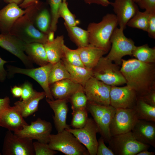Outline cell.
<instances>
[{"label":"cell","instance_id":"cell-1","mask_svg":"<svg viewBox=\"0 0 155 155\" xmlns=\"http://www.w3.org/2000/svg\"><path fill=\"white\" fill-rule=\"evenodd\" d=\"M153 64L143 63L135 58L122 59L120 71L127 85L136 92L137 99L154 90L155 68Z\"/></svg>","mask_w":155,"mask_h":155},{"label":"cell","instance_id":"cell-51","mask_svg":"<svg viewBox=\"0 0 155 155\" xmlns=\"http://www.w3.org/2000/svg\"><path fill=\"white\" fill-rule=\"evenodd\" d=\"M24 0H4V1L6 3H14L17 5L21 3Z\"/></svg>","mask_w":155,"mask_h":155},{"label":"cell","instance_id":"cell-48","mask_svg":"<svg viewBox=\"0 0 155 155\" xmlns=\"http://www.w3.org/2000/svg\"><path fill=\"white\" fill-rule=\"evenodd\" d=\"M11 92L14 97H21L22 93V89L21 86H15L11 88Z\"/></svg>","mask_w":155,"mask_h":155},{"label":"cell","instance_id":"cell-45","mask_svg":"<svg viewBox=\"0 0 155 155\" xmlns=\"http://www.w3.org/2000/svg\"><path fill=\"white\" fill-rule=\"evenodd\" d=\"M10 99L6 96L3 98H0V115L9 106Z\"/></svg>","mask_w":155,"mask_h":155},{"label":"cell","instance_id":"cell-13","mask_svg":"<svg viewBox=\"0 0 155 155\" xmlns=\"http://www.w3.org/2000/svg\"><path fill=\"white\" fill-rule=\"evenodd\" d=\"M52 126L48 121L38 118L30 125L24 126L22 129L15 132L17 135L23 137L35 139L39 142L48 144Z\"/></svg>","mask_w":155,"mask_h":155},{"label":"cell","instance_id":"cell-35","mask_svg":"<svg viewBox=\"0 0 155 155\" xmlns=\"http://www.w3.org/2000/svg\"><path fill=\"white\" fill-rule=\"evenodd\" d=\"M72 111V117L70 126L76 129L83 127L85 125L88 118L87 108Z\"/></svg>","mask_w":155,"mask_h":155},{"label":"cell","instance_id":"cell-37","mask_svg":"<svg viewBox=\"0 0 155 155\" xmlns=\"http://www.w3.org/2000/svg\"><path fill=\"white\" fill-rule=\"evenodd\" d=\"M59 13V17H62L68 26H76L80 24V21L75 19V16L69 9L66 1H63L60 4Z\"/></svg>","mask_w":155,"mask_h":155},{"label":"cell","instance_id":"cell-10","mask_svg":"<svg viewBox=\"0 0 155 155\" xmlns=\"http://www.w3.org/2000/svg\"><path fill=\"white\" fill-rule=\"evenodd\" d=\"M53 64H48L36 68L24 69L12 66L8 67L10 76L16 73L21 74L31 77L40 85L44 90L46 98L53 100L54 98L51 94L49 83V77Z\"/></svg>","mask_w":155,"mask_h":155},{"label":"cell","instance_id":"cell-41","mask_svg":"<svg viewBox=\"0 0 155 155\" xmlns=\"http://www.w3.org/2000/svg\"><path fill=\"white\" fill-rule=\"evenodd\" d=\"M136 3L141 9L149 13L155 12V0H139Z\"/></svg>","mask_w":155,"mask_h":155},{"label":"cell","instance_id":"cell-52","mask_svg":"<svg viewBox=\"0 0 155 155\" xmlns=\"http://www.w3.org/2000/svg\"><path fill=\"white\" fill-rule=\"evenodd\" d=\"M54 32L50 31L48 34V41H52L54 39Z\"/></svg>","mask_w":155,"mask_h":155},{"label":"cell","instance_id":"cell-53","mask_svg":"<svg viewBox=\"0 0 155 155\" xmlns=\"http://www.w3.org/2000/svg\"><path fill=\"white\" fill-rule=\"evenodd\" d=\"M134 1L137 3L139 0H133Z\"/></svg>","mask_w":155,"mask_h":155},{"label":"cell","instance_id":"cell-29","mask_svg":"<svg viewBox=\"0 0 155 155\" xmlns=\"http://www.w3.org/2000/svg\"><path fill=\"white\" fill-rule=\"evenodd\" d=\"M138 119L155 122V106L140 99H137L133 108Z\"/></svg>","mask_w":155,"mask_h":155},{"label":"cell","instance_id":"cell-47","mask_svg":"<svg viewBox=\"0 0 155 155\" xmlns=\"http://www.w3.org/2000/svg\"><path fill=\"white\" fill-rule=\"evenodd\" d=\"M84 2L86 4H96L104 7L108 6L110 3L108 0H84Z\"/></svg>","mask_w":155,"mask_h":155},{"label":"cell","instance_id":"cell-22","mask_svg":"<svg viewBox=\"0 0 155 155\" xmlns=\"http://www.w3.org/2000/svg\"><path fill=\"white\" fill-rule=\"evenodd\" d=\"M84 67L92 70L100 58L108 52L105 50L89 44L77 49Z\"/></svg>","mask_w":155,"mask_h":155},{"label":"cell","instance_id":"cell-5","mask_svg":"<svg viewBox=\"0 0 155 155\" xmlns=\"http://www.w3.org/2000/svg\"><path fill=\"white\" fill-rule=\"evenodd\" d=\"M113 62L106 56L102 57L92 69V77L110 86L126 84L118 65Z\"/></svg>","mask_w":155,"mask_h":155},{"label":"cell","instance_id":"cell-9","mask_svg":"<svg viewBox=\"0 0 155 155\" xmlns=\"http://www.w3.org/2000/svg\"><path fill=\"white\" fill-rule=\"evenodd\" d=\"M2 152L3 155H35L32 140L19 137L9 130L5 133Z\"/></svg>","mask_w":155,"mask_h":155},{"label":"cell","instance_id":"cell-2","mask_svg":"<svg viewBox=\"0 0 155 155\" xmlns=\"http://www.w3.org/2000/svg\"><path fill=\"white\" fill-rule=\"evenodd\" d=\"M38 1L28 7L27 12L20 17L13 26L10 33L26 44L38 42L44 44L48 41V34H44L35 26L34 17L41 8Z\"/></svg>","mask_w":155,"mask_h":155},{"label":"cell","instance_id":"cell-28","mask_svg":"<svg viewBox=\"0 0 155 155\" xmlns=\"http://www.w3.org/2000/svg\"><path fill=\"white\" fill-rule=\"evenodd\" d=\"M64 24L71 39L78 47L85 46L89 44L88 34L87 30L76 26H68L65 22Z\"/></svg>","mask_w":155,"mask_h":155},{"label":"cell","instance_id":"cell-39","mask_svg":"<svg viewBox=\"0 0 155 155\" xmlns=\"http://www.w3.org/2000/svg\"><path fill=\"white\" fill-rule=\"evenodd\" d=\"M35 154L36 155H54L57 152L51 149L48 144H44L38 141L33 142Z\"/></svg>","mask_w":155,"mask_h":155},{"label":"cell","instance_id":"cell-3","mask_svg":"<svg viewBox=\"0 0 155 155\" xmlns=\"http://www.w3.org/2000/svg\"><path fill=\"white\" fill-rule=\"evenodd\" d=\"M118 25L115 15L110 13L104 16L100 22L90 23L87 30L89 44L108 52L111 47V37Z\"/></svg>","mask_w":155,"mask_h":155},{"label":"cell","instance_id":"cell-21","mask_svg":"<svg viewBox=\"0 0 155 155\" xmlns=\"http://www.w3.org/2000/svg\"><path fill=\"white\" fill-rule=\"evenodd\" d=\"M28 125L14 106H10L0 115V126L14 132Z\"/></svg>","mask_w":155,"mask_h":155},{"label":"cell","instance_id":"cell-46","mask_svg":"<svg viewBox=\"0 0 155 155\" xmlns=\"http://www.w3.org/2000/svg\"><path fill=\"white\" fill-rule=\"evenodd\" d=\"M8 62L0 57V81L1 82H3L6 78L7 73L4 68V65Z\"/></svg>","mask_w":155,"mask_h":155},{"label":"cell","instance_id":"cell-32","mask_svg":"<svg viewBox=\"0 0 155 155\" xmlns=\"http://www.w3.org/2000/svg\"><path fill=\"white\" fill-rule=\"evenodd\" d=\"M53 64L49 75V86L63 80L70 79L69 73L62 59Z\"/></svg>","mask_w":155,"mask_h":155},{"label":"cell","instance_id":"cell-16","mask_svg":"<svg viewBox=\"0 0 155 155\" xmlns=\"http://www.w3.org/2000/svg\"><path fill=\"white\" fill-rule=\"evenodd\" d=\"M26 44L11 34H0V46L18 57L26 67L32 68L33 62L24 53Z\"/></svg>","mask_w":155,"mask_h":155},{"label":"cell","instance_id":"cell-30","mask_svg":"<svg viewBox=\"0 0 155 155\" xmlns=\"http://www.w3.org/2000/svg\"><path fill=\"white\" fill-rule=\"evenodd\" d=\"M51 18L48 10L40 8L36 12L34 17L35 27L41 32L48 34L50 31Z\"/></svg>","mask_w":155,"mask_h":155},{"label":"cell","instance_id":"cell-26","mask_svg":"<svg viewBox=\"0 0 155 155\" xmlns=\"http://www.w3.org/2000/svg\"><path fill=\"white\" fill-rule=\"evenodd\" d=\"M25 52L32 62L40 66L49 63L43 44L38 42L27 44Z\"/></svg>","mask_w":155,"mask_h":155},{"label":"cell","instance_id":"cell-25","mask_svg":"<svg viewBox=\"0 0 155 155\" xmlns=\"http://www.w3.org/2000/svg\"><path fill=\"white\" fill-rule=\"evenodd\" d=\"M64 37L58 36L52 41L44 44L49 63L54 64L61 60L63 57Z\"/></svg>","mask_w":155,"mask_h":155},{"label":"cell","instance_id":"cell-34","mask_svg":"<svg viewBox=\"0 0 155 155\" xmlns=\"http://www.w3.org/2000/svg\"><path fill=\"white\" fill-rule=\"evenodd\" d=\"M69 101L70 102L72 110L87 108L88 100L81 86L69 98Z\"/></svg>","mask_w":155,"mask_h":155},{"label":"cell","instance_id":"cell-17","mask_svg":"<svg viewBox=\"0 0 155 155\" xmlns=\"http://www.w3.org/2000/svg\"><path fill=\"white\" fill-rule=\"evenodd\" d=\"M110 5L113 8L119 28L124 30L128 21L139 10L133 0H114L110 2Z\"/></svg>","mask_w":155,"mask_h":155},{"label":"cell","instance_id":"cell-19","mask_svg":"<svg viewBox=\"0 0 155 155\" xmlns=\"http://www.w3.org/2000/svg\"><path fill=\"white\" fill-rule=\"evenodd\" d=\"M131 131L140 142L155 147V122L138 119Z\"/></svg>","mask_w":155,"mask_h":155},{"label":"cell","instance_id":"cell-6","mask_svg":"<svg viewBox=\"0 0 155 155\" xmlns=\"http://www.w3.org/2000/svg\"><path fill=\"white\" fill-rule=\"evenodd\" d=\"M108 143L114 155H136L150 147L138 141L131 131L112 136Z\"/></svg>","mask_w":155,"mask_h":155},{"label":"cell","instance_id":"cell-38","mask_svg":"<svg viewBox=\"0 0 155 155\" xmlns=\"http://www.w3.org/2000/svg\"><path fill=\"white\" fill-rule=\"evenodd\" d=\"M62 0H48L50 5L51 13V21L50 31L55 32L57 30L58 20L60 17L59 9Z\"/></svg>","mask_w":155,"mask_h":155},{"label":"cell","instance_id":"cell-11","mask_svg":"<svg viewBox=\"0 0 155 155\" xmlns=\"http://www.w3.org/2000/svg\"><path fill=\"white\" fill-rule=\"evenodd\" d=\"M72 133L86 148L89 155H96L98 141L96 134L98 127L93 119L88 118L85 125L81 129H66Z\"/></svg>","mask_w":155,"mask_h":155},{"label":"cell","instance_id":"cell-14","mask_svg":"<svg viewBox=\"0 0 155 155\" xmlns=\"http://www.w3.org/2000/svg\"><path fill=\"white\" fill-rule=\"evenodd\" d=\"M83 87L88 101L102 105H110L111 86L92 77Z\"/></svg>","mask_w":155,"mask_h":155},{"label":"cell","instance_id":"cell-49","mask_svg":"<svg viewBox=\"0 0 155 155\" xmlns=\"http://www.w3.org/2000/svg\"><path fill=\"white\" fill-rule=\"evenodd\" d=\"M38 1V0H24L20 4L21 8L26 9Z\"/></svg>","mask_w":155,"mask_h":155},{"label":"cell","instance_id":"cell-36","mask_svg":"<svg viewBox=\"0 0 155 155\" xmlns=\"http://www.w3.org/2000/svg\"><path fill=\"white\" fill-rule=\"evenodd\" d=\"M63 57L62 59L73 65L84 67L77 49H70L64 44L63 46Z\"/></svg>","mask_w":155,"mask_h":155},{"label":"cell","instance_id":"cell-23","mask_svg":"<svg viewBox=\"0 0 155 155\" xmlns=\"http://www.w3.org/2000/svg\"><path fill=\"white\" fill-rule=\"evenodd\" d=\"M81 86L70 79H65L52 84L50 88L55 99H67L69 100L70 96Z\"/></svg>","mask_w":155,"mask_h":155},{"label":"cell","instance_id":"cell-31","mask_svg":"<svg viewBox=\"0 0 155 155\" xmlns=\"http://www.w3.org/2000/svg\"><path fill=\"white\" fill-rule=\"evenodd\" d=\"M132 55L142 62L153 63L155 62V48L150 47L147 44L136 46Z\"/></svg>","mask_w":155,"mask_h":155},{"label":"cell","instance_id":"cell-24","mask_svg":"<svg viewBox=\"0 0 155 155\" xmlns=\"http://www.w3.org/2000/svg\"><path fill=\"white\" fill-rule=\"evenodd\" d=\"M45 97L46 94L44 91H35L30 98L24 100L16 102L14 106L23 118H26L38 110L40 101Z\"/></svg>","mask_w":155,"mask_h":155},{"label":"cell","instance_id":"cell-33","mask_svg":"<svg viewBox=\"0 0 155 155\" xmlns=\"http://www.w3.org/2000/svg\"><path fill=\"white\" fill-rule=\"evenodd\" d=\"M150 13L146 11L141 12L139 10L129 20L127 25L147 32Z\"/></svg>","mask_w":155,"mask_h":155},{"label":"cell","instance_id":"cell-27","mask_svg":"<svg viewBox=\"0 0 155 155\" xmlns=\"http://www.w3.org/2000/svg\"><path fill=\"white\" fill-rule=\"evenodd\" d=\"M63 62L70 75V79L83 87L92 77V70L85 67L71 65L63 59Z\"/></svg>","mask_w":155,"mask_h":155},{"label":"cell","instance_id":"cell-12","mask_svg":"<svg viewBox=\"0 0 155 155\" xmlns=\"http://www.w3.org/2000/svg\"><path fill=\"white\" fill-rule=\"evenodd\" d=\"M138 119L133 108H117L110 126L112 136L131 131Z\"/></svg>","mask_w":155,"mask_h":155},{"label":"cell","instance_id":"cell-54","mask_svg":"<svg viewBox=\"0 0 155 155\" xmlns=\"http://www.w3.org/2000/svg\"><path fill=\"white\" fill-rule=\"evenodd\" d=\"M66 1V0H63V1Z\"/></svg>","mask_w":155,"mask_h":155},{"label":"cell","instance_id":"cell-50","mask_svg":"<svg viewBox=\"0 0 155 155\" xmlns=\"http://www.w3.org/2000/svg\"><path fill=\"white\" fill-rule=\"evenodd\" d=\"M155 152H151L146 150L142 151L137 153L136 155H154Z\"/></svg>","mask_w":155,"mask_h":155},{"label":"cell","instance_id":"cell-20","mask_svg":"<svg viewBox=\"0 0 155 155\" xmlns=\"http://www.w3.org/2000/svg\"><path fill=\"white\" fill-rule=\"evenodd\" d=\"M46 100L54 112L53 118L57 132L70 128V126L66 123L68 111L67 104L68 100L67 99L51 100L46 98Z\"/></svg>","mask_w":155,"mask_h":155},{"label":"cell","instance_id":"cell-43","mask_svg":"<svg viewBox=\"0 0 155 155\" xmlns=\"http://www.w3.org/2000/svg\"><path fill=\"white\" fill-rule=\"evenodd\" d=\"M147 32L149 37L155 38V12L150 13Z\"/></svg>","mask_w":155,"mask_h":155},{"label":"cell","instance_id":"cell-4","mask_svg":"<svg viewBox=\"0 0 155 155\" xmlns=\"http://www.w3.org/2000/svg\"><path fill=\"white\" fill-rule=\"evenodd\" d=\"M48 145L51 149L66 155H89L86 147L66 129L50 135Z\"/></svg>","mask_w":155,"mask_h":155},{"label":"cell","instance_id":"cell-8","mask_svg":"<svg viewBox=\"0 0 155 155\" xmlns=\"http://www.w3.org/2000/svg\"><path fill=\"white\" fill-rule=\"evenodd\" d=\"M123 30L117 27L115 29L110 39V51L106 56L118 65L121 64L123 57L132 55L136 47L133 40L125 36Z\"/></svg>","mask_w":155,"mask_h":155},{"label":"cell","instance_id":"cell-18","mask_svg":"<svg viewBox=\"0 0 155 155\" xmlns=\"http://www.w3.org/2000/svg\"><path fill=\"white\" fill-rule=\"evenodd\" d=\"M28 7L23 10L14 3H10L0 10L1 34H9L14 24L20 17L28 11Z\"/></svg>","mask_w":155,"mask_h":155},{"label":"cell","instance_id":"cell-40","mask_svg":"<svg viewBox=\"0 0 155 155\" xmlns=\"http://www.w3.org/2000/svg\"><path fill=\"white\" fill-rule=\"evenodd\" d=\"M21 87L22 89L21 99L22 100H27L32 97L34 94V91L31 84L29 82H25Z\"/></svg>","mask_w":155,"mask_h":155},{"label":"cell","instance_id":"cell-44","mask_svg":"<svg viewBox=\"0 0 155 155\" xmlns=\"http://www.w3.org/2000/svg\"><path fill=\"white\" fill-rule=\"evenodd\" d=\"M143 100L146 103L155 106V91L153 90L138 99Z\"/></svg>","mask_w":155,"mask_h":155},{"label":"cell","instance_id":"cell-7","mask_svg":"<svg viewBox=\"0 0 155 155\" xmlns=\"http://www.w3.org/2000/svg\"><path fill=\"white\" fill-rule=\"evenodd\" d=\"M87 109L97 125L101 137L108 143L111 137L110 126L116 109L110 105H102L89 101Z\"/></svg>","mask_w":155,"mask_h":155},{"label":"cell","instance_id":"cell-42","mask_svg":"<svg viewBox=\"0 0 155 155\" xmlns=\"http://www.w3.org/2000/svg\"><path fill=\"white\" fill-rule=\"evenodd\" d=\"M98 141L96 155H114L112 150L107 147L104 143V140L101 137Z\"/></svg>","mask_w":155,"mask_h":155},{"label":"cell","instance_id":"cell-15","mask_svg":"<svg viewBox=\"0 0 155 155\" xmlns=\"http://www.w3.org/2000/svg\"><path fill=\"white\" fill-rule=\"evenodd\" d=\"M110 105L115 108H133L137 100L136 92L127 85L111 86Z\"/></svg>","mask_w":155,"mask_h":155}]
</instances>
